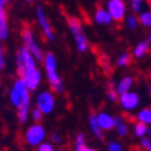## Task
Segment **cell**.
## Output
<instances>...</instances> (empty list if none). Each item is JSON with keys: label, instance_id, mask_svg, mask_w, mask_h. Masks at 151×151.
<instances>
[{"label": "cell", "instance_id": "cell-1", "mask_svg": "<svg viewBox=\"0 0 151 151\" xmlns=\"http://www.w3.org/2000/svg\"><path fill=\"white\" fill-rule=\"evenodd\" d=\"M38 60L32 55V52L25 45L21 46L17 52V74L22 78L30 91H34L40 87L42 81V74L37 65Z\"/></svg>", "mask_w": 151, "mask_h": 151}, {"label": "cell", "instance_id": "cell-2", "mask_svg": "<svg viewBox=\"0 0 151 151\" xmlns=\"http://www.w3.org/2000/svg\"><path fill=\"white\" fill-rule=\"evenodd\" d=\"M8 98L11 105L17 109V119L19 124H25L30 116L32 98H30V88L27 87V84L22 78L18 76V79L14 81L8 93Z\"/></svg>", "mask_w": 151, "mask_h": 151}, {"label": "cell", "instance_id": "cell-3", "mask_svg": "<svg viewBox=\"0 0 151 151\" xmlns=\"http://www.w3.org/2000/svg\"><path fill=\"white\" fill-rule=\"evenodd\" d=\"M42 65H44V71H45L46 79H48L50 88L55 93H61L64 90V83L59 74V71H57L56 56L52 52H46L45 57L42 60Z\"/></svg>", "mask_w": 151, "mask_h": 151}, {"label": "cell", "instance_id": "cell-4", "mask_svg": "<svg viewBox=\"0 0 151 151\" xmlns=\"http://www.w3.org/2000/svg\"><path fill=\"white\" fill-rule=\"evenodd\" d=\"M68 29H70V33L74 38L75 46H76L78 52H87L88 49V40L87 35L83 30V26H82V22L75 17L68 18Z\"/></svg>", "mask_w": 151, "mask_h": 151}, {"label": "cell", "instance_id": "cell-5", "mask_svg": "<svg viewBox=\"0 0 151 151\" xmlns=\"http://www.w3.org/2000/svg\"><path fill=\"white\" fill-rule=\"evenodd\" d=\"M22 42H23V45L32 52V55L38 60V61L44 60L45 53L42 52V48H41V45H40V42L37 41V38H35L34 32H33L29 26L23 27V30H22Z\"/></svg>", "mask_w": 151, "mask_h": 151}, {"label": "cell", "instance_id": "cell-6", "mask_svg": "<svg viewBox=\"0 0 151 151\" xmlns=\"http://www.w3.org/2000/svg\"><path fill=\"white\" fill-rule=\"evenodd\" d=\"M46 137V131L44 125L40 123H35L29 125L25 131V142L29 147H38Z\"/></svg>", "mask_w": 151, "mask_h": 151}, {"label": "cell", "instance_id": "cell-7", "mask_svg": "<svg viewBox=\"0 0 151 151\" xmlns=\"http://www.w3.org/2000/svg\"><path fill=\"white\" fill-rule=\"evenodd\" d=\"M35 106L41 110L44 114H50L56 108V97L55 91L50 90H42L38 93L37 98H35Z\"/></svg>", "mask_w": 151, "mask_h": 151}, {"label": "cell", "instance_id": "cell-8", "mask_svg": "<svg viewBox=\"0 0 151 151\" xmlns=\"http://www.w3.org/2000/svg\"><path fill=\"white\" fill-rule=\"evenodd\" d=\"M35 18H37V23H38L40 29H41V33L44 34L45 40L53 41L55 40V30H53L52 25H50V21L46 17L45 10H44L42 6H37V8H35Z\"/></svg>", "mask_w": 151, "mask_h": 151}, {"label": "cell", "instance_id": "cell-9", "mask_svg": "<svg viewBox=\"0 0 151 151\" xmlns=\"http://www.w3.org/2000/svg\"><path fill=\"white\" fill-rule=\"evenodd\" d=\"M106 10L110 12L114 22H123L127 17V4L124 0H108Z\"/></svg>", "mask_w": 151, "mask_h": 151}, {"label": "cell", "instance_id": "cell-10", "mask_svg": "<svg viewBox=\"0 0 151 151\" xmlns=\"http://www.w3.org/2000/svg\"><path fill=\"white\" fill-rule=\"evenodd\" d=\"M119 102H120V106H121L124 110L131 112V110H135L137 106H139L140 98H139V95H137L135 91H131L129 90V91L120 94Z\"/></svg>", "mask_w": 151, "mask_h": 151}, {"label": "cell", "instance_id": "cell-11", "mask_svg": "<svg viewBox=\"0 0 151 151\" xmlns=\"http://www.w3.org/2000/svg\"><path fill=\"white\" fill-rule=\"evenodd\" d=\"M97 117V121H98V125L101 127V129L104 132H108V131L114 129V125H116V119L114 116H112L109 112H105V110H101L95 114Z\"/></svg>", "mask_w": 151, "mask_h": 151}, {"label": "cell", "instance_id": "cell-12", "mask_svg": "<svg viewBox=\"0 0 151 151\" xmlns=\"http://www.w3.org/2000/svg\"><path fill=\"white\" fill-rule=\"evenodd\" d=\"M93 19H94V22L97 25H101V26H108L113 22L112 15H110L109 11L106 10V7L105 8H102V7L97 8L94 15H93Z\"/></svg>", "mask_w": 151, "mask_h": 151}, {"label": "cell", "instance_id": "cell-13", "mask_svg": "<svg viewBox=\"0 0 151 151\" xmlns=\"http://www.w3.org/2000/svg\"><path fill=\"white\" fill-rule=\"evenodd\" d=\"M132 86H134V78L127 75V76H123L119 81V83L116 84V90L119 94H123V93L129 91L132 88Z\"/></svg>", "mask_w": 151, "mask_h": 151}, {"label": "cell", "instance_id": "cell-14", "mask_svg": "<svg viewBox=\"0 0 151 151\" xmlns=\"http://www.w3.org/2000/svg\"><path fill=\"white\" fill-rule=\"evenodd\" d=\"M8 33H10V27H8V18H7V12L6 10L0 11V40L8 38Z\"/></svg>", "mask_w": 151, "mask_h": 151}, {"label": "cell", "instance_id": "cell-15", "mask_svg": "<svg viewBox=\"0 0 151 151\" xmlns=\"http://www.w3.org/2000/svg\"><path fill=\"white\" fill-rule=\"evenodd\" d=\"M74 150L75 151H94V148L88 147L84 134L79 132V134H76V136L74 139Z\"/></svg>", "mask_w": 151, "mask_h": 151}, {"label": "cell", "instance_id": "cell-16", "mask_svg": "<svg viewBox=\"0 0 151 151\" xmlns=\"http://www.w3.org/2000/svg\"><path fill=\"white\" fill-rule=\"evenodd\" d=\"M148 49H150V42L148 41H139L135 45L134 50H132V56L135 59H142L148 53Z\"/></svg>", "mask_w": 151, "mask_h": 151}, {"label": "cell", "instance_id": "cell-17", "mask_svg": "<svg viewBox=\"0 0 151 151\" xmlns=\"http://www.w3.org/2000/svg\"><path fill=\"white\" fill-rule=\"evenodd\" d=\"M88 127H90V131H91V134L94 135L97 139H99V140H101L102 137H104V131H102L101 127L98 125V121H97L95 113H91V114L88 116Z\"/></svg>", "mask_w": 151, "mask_h": 151}, {"label": "cell", "instance_id": "cell-18", "mask_svg": "<svg viewBox=\"0 0 151 151\" xmlns=\"http://www.w3.org/2000/svg\"><path fill=\"white\" fill-rule=\"evenodd\" d=\"M114 119H116V125H114V129H116L117 135H119L120 137H124L128 135V132H129V127H128V124L124 121V119L121 116H114Z\"/></svg>", "mask_w": 151, "mask_h": 151}, {"label": "cell", "instance_id": "cell-19", "mask_svg": "<svg viewBox=\"0 0 151 151\" xmlns=\"http://www.w3.org/2000/svg\"><path fill=\"white\" fill-rule=\"evenodd\" d=\"M129 7L134 14H140L143 10L148 8V3H147V0H131Z\"/></svg>", "mask_w": 151, "mask_h": 151}, {"label": "cell", "instance_id": "cell-20", "mask_svg": "<svg viewBox=\"0 0 151 151\" xmlns=\"http://www.w3.org/2000/svg\"><path fill=\"white\" fill-rule=\"evenodd\" d=\"M136 121L151 125V108H143L136 113Z\"/></svg>", "mask_w": 151, "mask_h": 151}, {"label": "cell", "instance_id": "cell-21", "mask_svg": "<svg viewBox=\"0 0 151 151\" xmlns=\"http://www.w3.org/2000/svg\"><path fill=\"white\" fill-rule=\"evenodd\" d=\"M148 127L150 125H147V124H144V123H142V121H136L135 123V125H134V135L136 137H143V136H146L147 135V132H148Z\"/></svg>", "mask_w": 151, "mask_h": 151}, {"label": "cell", "instance_id": "cell-22", "mask_svg": "<svg viewBox=\"0 0 151 151\" xmlns=\"http://www.w3.org/2000/svg\"><path fill=\"white\" fill-rule=\"evenodd\" d=\"M139 22L142 26L151 29V8H146L139 14Z\"/></svg>", "mask_w": 151, "mask_h": 151}, {"label": "cell", "instance_id": "cell-23", "mask_svg": "<svg viewBox=\"0 0 151 151\" xmlns=\"http://www.w3.org/2000/svg\"><path fill=\"white\" fill-rule=\"evenodd\" d=\"M124 21H125V26L129 29V30H135V29L139 26V23H140V22H139V17H136L135 14L127 15Z\"/></svg>", "mask_w": 151, "mask_h": 151}, {"label": "cell", "instance_id": "cell-24", "mask_svg": "<svg viewBox=\"0 0 151 151\" xmlns=\"http://www.w3.org/2000/svg\"><path fill=\"white\" fill-rule=\"evenodd\" d=\"M131 55L128 52H123V53H120L119 55V57H117V60H116V63H117V65L119 67H128L131 64Z\"/></svg>", "mask_w": 151, "mask_h": 151}, {"label": "cell", "instance_id": "cell-25", "mask_svg": "<svg viewBox=\"0 0 151 151\" xmlns=\"http://www.w3.org/2000/svg\"><path fill=\"white\" fill-rule=\"evenodd\" d=\"M123 144L120 142H116V140H110L106 143V150L108 151H123Z\"/></svg>", "mask_w": 151, "mask_h": 151}, {"label": "cell", "instance_id": "cell-26", "mask_svg": "<svg viewBox=\"0 0 151 151\" xmlns=\"http://www.w3.org/2000/svg\"><path fill=\"white\" fill-rule=\"evenodd\" d=\"M139 144H140V148H143V150H146V151H151V136L140 137Z\"/></svg>", "mask_w": 151, "mask_h": 151}, {"label": "cell", "instance_id": "cell-27", "mask_svg": "<svg viewBox=\"0 0 151 151\" xmlns=\"http://www.w3.org/2000/svg\"><path fill=\"white\" fill-rule=\"evenodd\" d=\"M30 114H32V120H33V121H35V123H40V121L42 120V117L45 116V114H44V113H42L41 110L37 108V106H35L34 109L30 112Z\"/></svg>", "mask_w": 151, "mask_h": 151}, {"label": "cell", "instance_id": "cell-28", "mask_svg": "<svg viewBox=\"0 0 151 151\" xmlns=\"http://www.w3.org/2000/svg\"><path fill=\"white\" fill-rule=\"evenodd\" d=\"M37 150L38 151H53L55 150V146H53L52 142H45L44 140L38 147H37Z\"/></svg>", "mask_w": 151, "mask_h": 151}, {"label": "cell", "instance_id": "cell-29", "mask_svg": "<svg viewBox=\"0 0 151 151\" xmlns=\"http://www.w3.org/2000/svg\"><path fill=\"white\" fill-rule=\"evenodd\" d=\"M106 97H108V99H109L110 102H116V101H119L120 94L117 93L116 88H112V90H109V91L106 93Z\"/></svg>", "mask_w": 151, "mask_h": 151}, {"label": "cell", "instance_id": "cell-30", "mask_svg": "<svg viewBox=\"0 0 151 151\" xmlns=\"http://www.w3.org/2000/svg\"><path fill=\"white\" fill-rule=\"evenodd\" d=\"M4 68H6V56H4V49L0 40V71H3Z\"/></svg>", "mask_w": 151, "mask_h": 151}, {"label": "cell", "instance_id": "cell-31", "mask_svg": "<svg viewBox=\"0 0 151 151\" xmlns=\"http://www.w3.org/2000/svg\"><path fill=\"white\" fill-rule=\"evenodd\" d=\"M50 142H52L53 144H61V142H63V137H61V135H60V134L55 132V134L50 135Z\"/></svg>", "mask_w": 151, "mask_h": 151}, {"label": "cell", "instance_id": "cell-32", "mask_svg": "<svg viewBox=\"0 0 151 151\" xmlns=\"http://www.w3.org/2000/svg\"><path fill=\"white\" fill-rule=\"evenodd\" d=\"M7 0H0V11L6 10V6H7Z\"/></svg>", "mask_w": 151, "mask_h": 151}, {"label": "cell", "instance_id": "cell-33", "mask_svg": "<svg viewBox=\"0 0 151 151\" xmlns=\"http://www.w3.org/2000/svg\"><path fill=\"white\" fill-rule=\"evenodd\" d=\"M147 41L150 42V45H151V32H150V34H148V38H147Z\"/></svg>", "mask_w": 151, "mask_h": 151}, {"label": "cell", "instance_id": "cell-34", "mask_svg": "<svg viewBox=\"0 0 151 151\" xmlns=\"http://www.w3.org/2000/svg\"><path fill=\"white\" fill-rule=\"evenodd\" d=\"M147 135H148V136H151V125L148 127V132H147Z\"/></svg>", "mask_w": 151, "mask_h": 151}, {"label": "cell", "instance_id": "cell-35", "mask_svg": "<svg viewBox=\"0 0 151 151\" xmlns=\"http://www.w3.org/2000/svg\"><path fill=\"white\" fill-rule=\"evenodd\" d=\"M148 91H150V94H151V84L148 86Z\"/></svg>", "mask_w": 151, "mask_h": 151}, {"label": "cell", "instance_id": "cell-36", "mask_svg": "<svg viewBox=\"0 0 151 151\" xmlns=\"http://www.w3.org/2000/svg\"><path fill=\"white\" fill-rule=\"evenodd\" d=\"M26 1H29V3H32V1H34V0H26Z\"/></svg>", "mask_w": 151, "mask_h": 151}]
</instances>
